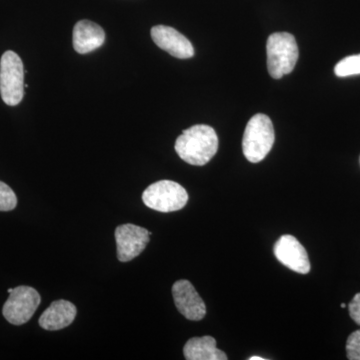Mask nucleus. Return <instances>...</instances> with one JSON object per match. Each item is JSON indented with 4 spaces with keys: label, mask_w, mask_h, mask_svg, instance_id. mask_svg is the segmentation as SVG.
<instances>
[{
    "label": "nucleus",
    "mask_w": 360,
    "mask_h": 360,
    "mask_svg": "<svg viewBox=\"0 0 360 360\" xmlns=\"http://www.w3.org/2000/svg\"><path fill=\"white\" fill-rule=\"evenodd\" d=\"M13 288H9V290L7 291H8V293H11V292H13Z\"/></svg>",
    "instance_id": "aec40b11"
},
{
    "label": "nucleus",
    "mask_w": 360,
    "mask_h": 360,
    "mask_svg": "<svg viewBox=\"0 0 360 360\" xmlns=\"http://www.w3.org/2000/svg\"><path fill=\"white\" fill-rule=\"evenodd\" d=\"M175 307L186 319L200 321L206 314L205 303L191 283L186 279L176 281L172 286Z\"/></svg>",
    "instance_id": "1a4fd4ad"
},
{
    "label": "nucleus",
    "mask_w": 360,
    "mask_h": 360,
    "mask_svg": "<svg viewBox=\"0 0 360 360\" xmlns=\"http://www.w3.org/2000/svg\"><path fill=\"white\" fill-rule=\"evenodd\" d=\"M25 68L22 60L15 52H4L0 59V94L9 106L21 103L25 96Z\"/></svg>",
    "instance_id": "20e7f679"
},
{
    "label": "nucleus",
    "mask_w": 360,
    "mask_h": 360,
    "mask_svg": "<svg viewBox=\"0 0 360 360\" xmlns=\"http://www.w3.org/2000/svg\"><path fill=\"white\" fill-rule=\"evenodd\" d=\"M174 148L179 158L188 165L203 167L217 155L219 137L210 125H193L177 137Z\"/></svg>",
    "instance_id": "f257e3e1"
},
{
    "label": "nucleus",
    "mask_w": 360,
    "mask_h": 360,
    "mask_svg": "<svg viewBox=\"0 0 360 360\" xmlns=\"http://www.w3.org/2000/svg\"><path fill=\"white\" fill-rule=\"evenodd\" d=\"M40 302L41 297L37 290L30 286H18L9 293L2 314L9 323L21 326L30 321L39 309Z\"/></svg>",
    "instance_id": "423d86ee"
},
{
    "label": "nucleus",
    "mask_w": 360,
    "mask_h": 360,
    "mask_svg": "<svg viewBox=\"0 0 360 360\" xmlns=\"http://www.w3.org/2000/svg\"><path fill=\"white\" fill-rule=\"evenodd\" d=\"M18 205V198L13 189L0 181V212H11Z\"/></svg>",
    "instance_id": "2eb2a0df"
},
{
    "label": "nucleus",
    "mask_w": 360,
    "mask_h": 360,
    "mask_svg": "<svg viewBox=\"0 0 360 360\" xmlns=\"http://www.w3.org/2000/svg\"><path fill=\"white\" fill-rule=\"evenodd\" d=\"M335 72L338 77L360 75V54L343 58L335 65Z\"/></svg>",
    "instance_id": "4468645a"
},
{
    "label": "nucleus",
    "mask_w": 360,
    "mask_h": 360,
    "mask_svg": "<svg viewBox=\"0 0 360 360\" xmlns=\"http://www.w3.org/2000/svg\"><path fill=\"white\" fill-rule=\"evenodd\" d=\"M187 360H226V354L217 347V340L212 336L193 338L187 341L184 348Z\"/></svg>",
    "instance_id": "ddd939ff"
},
{
    "label": "nucleus",
    "mask_w": 360,
    "mask_h": 360,
    "mask_svg": "<svg viewBox=\"0 0 360 360\" xmlns=\"http://www.w3.org/2000/svg\"><path fill=\"white\" fill-rule=\"evenodd\" d=\"M345 307H347V305H345V303H341V307H342V309H345Z\"/></svg>",
    "instance_id": "6ab92c4d"
},
{
    "label": "nucleus",
    "mask_w": 360,
    "mask_h": 360,
    "mask_svg": "<svg viewBox=\"0 0 360 360\" xmlns=\"http://www.w3.org/2000/svg\"><path fill=\"white\" fill-rule=\"evenodd\" d=\"M350 317L354 319L355 323L360 326V292L354 296V300L348 305Z\"/></svg>",
    "instance_id": "f3484780"
},
{
    "label": "nucleus",
    "mask_w": 360,
    "mask_h": 360,
    "mask_svg": "<svg viewBox=\"0 0 360 360\" xmlns=\"http://www.w3.org/2000/svg\"><path fill=\"white\" fill-rule=\"evenodd\" d=\"M77 316V307L68 300L51 303L39 319V326L45 330H60L70 326Z\"/></svg>",
    "instance_id": "f8f14e48"
},
{
    "label": "nucleus",
    "mask_w": 360,
    "mask_h": 360,
    "mask_svg": "<svg viewBox=\"0 0 360 360\" xmlns=\"http://www.w3.org/2000/svg\"><path fill=\"white\" fill-rule=\"evenodd\" d=\"M144 205L160 212H172L182 210L188 201L184 186L172 180H160L149 186L142 193Z\"/></svg>",
    "instance_id": "39448f33"
},
{
    "label": "nucleus",
    "mask_w": 360,
    "mask_h": 360,
    "mask_svg": "<svg viewBox=\"0 0 360 360\" xmlns=\"http://www.w3.org/2000/svg\"><path fill=\"white\" fill-rule=\"evenodd\" d=\"M266 54L270 77L279 79L290 75L300 56L295 37L288 32L272 33L267 39Z\"/></svg>",
    "instance_id": "f03ea898"
},
{
    "label": "nucleus",
    "mask_w": 360,
    "mask_h": 360,
    "mask_svg": "<svg viewBox=\"0 0 360 360\" xmlns=\"http://www.w3.org/2000/svg\"><path fill=\"white\" fill-rule=\"evenodd\" d=\"M347 354L348 359L360 360V330L354 331L348 338Z\"/></svg>",
    "instance_id": "dca6fc26"
},
{
    "label": "nucleus",
    "mask_w": 360,
    "mask_h": 360,
    "mask_svg": "<svg viewBox=\"0 0 360 360\" xmlns=\"http://www.w3.org/2000/svg\"><path fill=\"white\" fill-rule=\"evenodd\" d=\"M274 255L281 264L300 274L310 271L309 255L295 236L285 234L274 246Z\"/></svg>",
    "instance_id": "6e6552de"
},
{
    "label": "nucleus",
    "mask_w": 360,
    "mask_h": 360,
    "mask_svg": "<svg viewBox=\"0 0 360 360\" xmlns=\"http://www.w3.org/2000/svg\"><path fill=\"white\" fill-rule=\"evenodd\" d=\"M151 37L160 49L179 59L191 58L194 49L191 42L170 26L156 25L151 28Z\"/></svg>",
    "instance_id": "9d476101"
},
{
    "label": "nucleus",
    "mask_w": 360,
    "mask_h": 360,
    "mask_svg": "<svg viewBox=\"0 0 360 360\" xmlns=\"http://www.w3.org/2000/svg\"><path fill=\"white\" fill-rule=\"evenodd\" d=\"M250 360H266V359H264V357L251 356Z\"/></svg>",
    "instance_id": "a211bd4d"
},
{
    "label": "nucleus",
    "mask_w": 360,
    "mask_h": 360,
    "mask_svg": "<svg viewBox=\"0 0 360 360\" xmlns=\"http://www.w3.org/2000/svg\"><path fill=\"white\" fill-rule=\"evenodd\" d=\"M105 32L101 26L90 20L78 21L73 28L72 42L75 51L86 54L103 46Z\"/></svg>",
    "instance_id": "9b49d317"
},
{
    "label": "nucleus",
    "mask_w": 360,
    "mask_h": 360,
    "mask_svg": "<svg viewBox=\"0 0 360 360\" xmlns=\"http://www.w3.org/2000/svg\"><path fill=\"white\" fill-rule=\"evenodd\" d=\"M276 134L269 116L258 113L246 125L243 139V151L251 163L264 160L274 146Z\"/></svg>",
    "instance_id": "7ed1b4c3"
},
{
    "label": "nucleus",
    "mask_w": 360,
    "mask_h": 360,
    "mask_svg": "<svg viewBox=\"0 0 360 360\" xmlns=\"http://www.w3.org/2000/svg\"><path fill=\"white\" fill-rule=\"evenodd\" d=\"M151 232L134 224H123L115 229L117 258L120 262H129L146 250Z\"/></svg>",
    "instance_id": "0eeeda50"
}]
</instances>
